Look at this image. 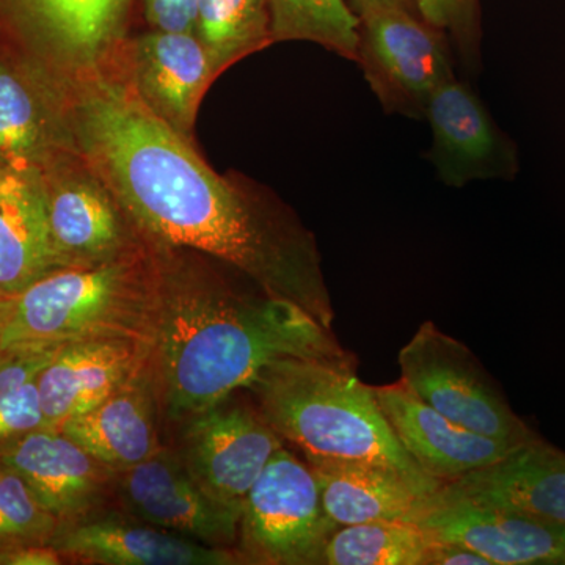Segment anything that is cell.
Listing matches in <instances>:
<instances>
[{
    "label": "cell",
    "instance_id": "3",
    "mask_svg": "<svg viewBox=\"0 0 565 565\" xmlns=\"http://www.w3.org/2000/svg\"><path fill=\"white\" fill-rule=\"evenodd\" d=\"M341 356L286 359L270 364L250 386L259 412L282 440L299 446L307 462H360L397 471L423 498L441 484L405 451L375 397Z\"/></svg>",
    "mask_w": 565,
    "mask_h": 565
},
{
    "label": "cell",
    "instance_id": "23",
    "mask_svg": "<svg viewBox=\"0 0 565 565\" xmlns=\"http://www.w3.org/2000/svg\"><path fill=\"white\" fill-rule=\"evenodd\" d=\"M318 478L323 509L338 526L403 520L416 522L426 498L392 470L360 462L308 463Z\"/></svg>",
    "mask_w": 565,
    "mask_h": 565
},
{
    "label": "cell",
    "instance_id": "27",
    "mask_svg": "<svg viewBox=\"0 0 565 565\" xmlns=\"http://www.w3.org/2000/svg\"><path fill=\"white\" fill-rule=\"evenodd\" d=\"M57 348H10L0 352V448L46 427L40 374Z\"/></svg>",
    "mask_w": 565,
    "mask_h": 565
},
{
    "label": "cell",
    "instance_id": "7",
    "mask_svg": "<svg viewBox=\"0 0 565 565\" xmlns=\"http://www.w3.org/2000/svg\"><path fill=\"white\" fill-rule=\"evenodd\" d=\"M356 63L385 110L411 118L424 117L430 95L455 77L446 33L405 9L360 20Z\"/></svg>",
    "mask_w": 565,
    "mask_h": 565
},
{
    "label": "cell",
    "instance_id": "11",
    "mask_svg": "<svg viewBox=\"0 0 565 565\" xmlns=\"http://www.w3.org/2000/svg\"><path fill=\"white\" fill-rule=\"evenodd\" d=\"M74 150L65 95L46 71L0 43V169H36Z\"/></svg>",
    "mask_w": 565,
    "mask_h": 565
},
{
    "label": "cell",
    "instance_id": "29",
    "mask_svg": "<svg viewBox=\"0 0 565 565\" xmlns=\"http://www.w3.org/2000/svg\"><path fill=\"white\" fill-rule=\"evenodd\" d=\"M424 21L452 40L460 61L468 68L481 57V3L479 0H414Z\"/></svg>",
    "mask_w": 565,
    "mask_h": 565
},
{
    "label": "cell",
    "instance_id": "22",
    "mask_svg": "<svg viewBox=\"0 0 565 565\" xmlns=\"http://www.w3.org/2000/svg\"><path fill=\"white\" fill-rule=\"evenodd\" d=\"M61 267L39 170L0 169V296H17Z\"/></svg>",
    "mask_w": 565,
    "mask_h": 565
},
{
    "label": "cell",
    "instance_id": "4",
    "mask_svg": "<svg viewBox=\"0 0 565 565\" xmlns=\"http://www.w3.org/2000/svg\"><path fill=\"white\" fill-rule=\"evenodd\" d=\"M158 292L159 281L145 277L125 252L52 270L11 297L2 352L95 340H132L151 348Z\"/></svg>",
    "mask_w": 565,
    "mask_h": 565
},
{
    "label": "cell",
    "instance_id": "19",
    "mask_svg": "<svg viewBox=\"0 0 565 565\" xmlns=\"http://www.w3.org/2000/svg\"><path fill=\"white\" fill-rule=\"evenodd\" d=\"M150 351V345L132 340L81 341L57 348L39 381L46 427L58 429L102 404L147 366Z\"/></svg>",
    "mask_w": 565,
    "mask_h": 565
},
{
    "label": "cell",
    "instance_id": "30",
    "mask_svg": "<svg viewBox=\"0 0 565 565\" xmlns=\"http://www.w3.org/2000/svg\"><path fill=\"white\" fill-rule=\"evenodd\" d=\"M199 0H143L145 17L154 31L195 33Z\"/></svg>",
    "mask_w": 565,
    "mask_h": 565
},
{
    "label": "cell",
    "instance_id": "6",
    "mask_svg": "<svg viewBox=\"0 0 565 565\" xmlns=\"http://www.w3.org/2000/svg\"><path fill=\"white\" fill-rule=\"evenodd\" d=\"M338 527L323 509L310 465L281 446L245 497L241 556L253 564H319Z\"/></svg>",
    "mask_w": 565,
    "mask_h": 565
},
{
    "label": "cell",
    "instance_id": "16",
    "mask_svg": "<svg viewBox=\"0 0 565 565\" xmlns=\"http://www.w3.org/2000/svg\"><path fill=\"white\" fill-rule=\"evenodd\" d=\"M375 397L405 451L441 486L500 460L520 445L486 437L446 418L401 382L374 386Z\"/></svg>",
    "mask_w": 565,
    "mask_h": 565
},
{
    "label": "cell",
    "instance_id": "12",
    "mask_svg": "<svg viewBox=\"0 0 565 565\" xmlns=\"http://www.w3.org/2000/svg\"><path fill=\"white\" fill-rule=\"evenodd\" d=\"M415 523L429 541L462 544L492 565H565V526L520 512L430 494Z\"/></svg>",
    "mask_w": 565,
    "mask_h": 565
},
{
    "label": "cell",
    "instance_id": "15",
    "mask_svg": "<svg viewBox=\"0 0 565 565\" xmlns=\"http://www.w3.org/2000/svg\"><path fill=\"white\" fill-rule=\"evenodd\" d=\"M433 497L508 509L565 526V452L535 438L441 486Z\"/></svg>",
    "mask_w": 565,
    "mask_h": 565
},
{
    "label": "cell",
    "instance_id": "1",
    "mask_svg": "<svg viewBox=\"0 0 565 565\" xmlns=\"http://www.w3.org/2000/svg\"><path fill=\"white\" fill-rule=\"evenodd\" d=\"M74 150L134 222L159 243L243 270L269 296L326 327L333 310L311 245L281 233L118 82H63Z\"/></svg>",
    "mask_w": 565,
    "mask_h": 565
},
{
    "label": "cell",
    "instance_id": "9",
    "mask_svg": "<svg viewBox=\"0 0 565 565\" xmlns=\"http://www.w3.org/2000/svg\"><path fill=\"white\" fill-rule=\"evenodd\" d=\"M188 422L185 467L212 497L243 511L245 497L285 440L262 412L226 401Z\"/></svg>",
    "mask_w": 565,
    "mask_h": 565
},
{
    "label": "cell",
    "instance_id": "32",
    "mask_svg": "<svg viewBox=\"0 0 565 565\" xmlns=\"http://www.w3.org/2000/svg\"><path fill=\"white\" fill-rule=\"evenodd\" d=\"M62 555L50 544L2 546L0 565H57Z\"/></svg>",
    "mask_w": 565,
    "mask_h": 565
},
{
    "label": "cell",
    "instance_id": "34",
    "mask_svg": "<svg viewBox=\"0 0 565 565\" xmlns=\"http://www.w3.org/2000/svg\"><path fill=\"white\" fill-rule=\"evenodd\" d=\"M11 297L0 296V352H2V337L6 332L7 319L10 313Z\"/></svg>",
    "mask_w": 565,
    "mask_h": 565
},
{
    "label": "cell",
    "instance_id": "2",
    "mask_svg": "<svg viewBox=\"0 0 565 565\" xmlns=\"http://www.w3.org/2000/svg\"><path fill=\"white\" fill-rule=\"evenodd\" d=\"M345 353L332 329L291 300L236 296L185 278L159 281L148 366L172 418L225 403L280 360Z\"/></svg>",
    "mask_w": 565,
    "mask_h": 565
},
{
    "label": "cell",
    "instance_id": "13",
    "mask_svg": "<svg viewBox=\"0 0 565 565\" xmlns=\"http://www.w3.org/2000/svg\"><path fill=\"white\" fill-rule=\"evenodd\" d=\"M76 158V151H66L39 170L52 244L63 267L104 262L125 248L109 191Z\"/></svg>",
    "mask_w": 565,
    "mask_h": 565
},
{
    "label": "cell",
    "instance_id": "26",
    "mask_svg": "<svg viewBox=\"0 0 565 565\" xmlns=\"http://www.w3.org/2000/svg\"><path fill=\"white\" fill-rule=\"evenodd\" d=\"M274 41H313L359 61L360 18L345 0H267Z\"/></svg>",
    "mask_w": 565,
    "mask_h": 565
},
{
    "label": "cell",
    "instance_id": "17",
    "mask_svg": "<svg viewBox=\"0 0 565 565\" xmlns=\"http://www.w3.org/2000/svg\"><path fill=\"white\" fill-rule=\"evenodd\" d=\"M132 90L163 122L189 139L196 109L217 76L195 33L152 31L134 40Z\"/></svg>",
    "mask_w": 565,
    "mask_h": 565
},
{
    "label": "cell",
    "instance_id": "14",
    "mask_svg": "<svg viewBox=\"0 0 565 565\" xmlns=\"http://www.w3.org/2000/svg\"><path fill=\"white\" fill-rule=\"evenodd\" d=\"M424 117L434 134L429 159L446 184L462 188L475 180L512 178L519 170L514 143L475 92L456 77L430 95Z\"/></svg>",
    "mask_w": 565,
    "mask_h": 565
},
{
    "label": "cell",
    "instance_id": "33",
    "mask_svg": "<svg viewBox=\"0 0 565 565\" xmlns=\"http://www.w3.org/2000/svg\"><path fill=\"white\" fill-rule=\"evenodd\" d=\"M353 10H355L356 17H367V14L375 13V11L388 10V9H405L412 11L416 10L414 0H351Z\"/></svg>",
    "mask_w": 565,
    "mask_h": 565
},
{
    "label": "cell",
    "instance_id": "25",
    "mask_svg": "<svg viewBox=\"0 0 565 565\" xmlns=\"http://www.w3.org/2000/svg\"><path fill=\"white\" fill-rule=\"evenodd\" d=\"M195 35L218 74L273 43L267 0H199Z\"/></svg>",
    "mask_w": 565,
    "mask_h": 565
},
{
    "label": "cell",
    "instance_id": "10",
    "mask_svg": "<svg viewBox=\"0 0 565 565\" xmlns=\"http://www.w3.org/2000/svg\"><path fill=\"white\" fill-rule=\"evenodd\" d=\"M122 471V500L148 525L212 546L239 537L243 511L212 497L170 452L161 449Z\"/></svg>",
    "mask_w": 565,
    "mask_h": 565
},
{
    "label": "cell",
    "instance_id": "28",
    "mask_svg": "<svg viewBox=\"0 0 565 565\" xmlns=\"http://www.w3.org/2000/svg\"><path fill=\"white\" fill-rule=\"evenodd\" d=\"M58 525L18 471L0 459V548L50 544Z\"/></svg>",
    "mask_w": 565,
    "mask_h": 565
},
{
    "label": "cell",
    "instance_id": "5",
    "mask_svg": "<svg viewBox=\"0 0 565 565\" xmlns=\"http://www.w3.org/2000/svg\"><path fill=\"white\" fill-rule=\"evenodd\" d=\"M397 362L401 384L451 422L512 445L539 438L514 414L475 353L433 321L419 326Z\"/></svg>",
    "mask_w": 565,
    "mask_h": 565
},
{
    "label": "cell",
    "instance_id": "8",
    "mask_svg": "<svg viewBox=\"0 0 565 565\" xmlns=\"http://www.w3.org/2000/svg\"><path fill=\"white\" fill-rule=\"evenodd\" d=\"M131 0H0V43L55 82L95 65L120 33Z\"/></svg>",
    "mask_w": 565,
    "mask_h": 565
},
{
    "label": "cell",
    "instance_id": "31",
    "mask_svg": "<svg viewBox=\"0 0 565 565\" xmlns=\"http://www.w3.org/2000/svg\"><path fill=\"white\" fill-rule=\"evenodd\" d=\"M426 565H492L475 550L456 542L429 541Z\"/></svg>",
    "mask_w": 565,
    "mask_h": 565
},
{
    "label": "cell",
    "instance_id": "24",
    "mask_svg": "<svg viewBox=\"0 0 565 565\" xmlns=\"http://www.w3.org/2000/svg\"><path fill=\"white\" fill-rule=\"evenodd\" d=\"M429 539L414 522L340 526L323 546V565H426Z\"/></svg>",
    "mask_w": 565,
    "mask_h": 565
},
{
    "label": "cell",
    "instance_id": "21",
    "mask_svg": "<svg viewBox=\"0 0 565 565\" xmlns=\"http://www.w3.org/2000/svg\"><path fill=\"white\" fill-rule=\"evenodd\" d=\"M156 397L147 364L102 404L73 416L58 429L99 462L126 470L162 449L156 429Z\"/></svg>",
    "mask_w": 565,
    "mask_h": 565
},
{
    "label": "cell",
    "instance_id": "18",
    "mask_svg": "<svg viewBox=\"0 0 565 565\" xmlns=\"http://www.w3.org/2000/svg\"><path fill=\"white\" fill-rule=\"evenodd\" d=\"M36 500L61 523L84 519L99 503L111 468L61 429L41 427L0 448Z\"/></svg>",
    "mask_w": 565,
    "mask_h": 565
},
{
    "label": "cell",
    "instance_id": "20",
    "mask_svg": "<svg viewBox=\"0 0 565 565\" xmlns=\"http://www.w3.org/2000/svg\"><path fill=\"white\" fill-rule=\"evenodd\" d=\"M50 545L62 556L104 565H232L243 556L170 533L158 526L125 520H74L61 523Z\"/></svg>",
    "mask_w": 565,
    "mask_h": 565
}]
</instances>
